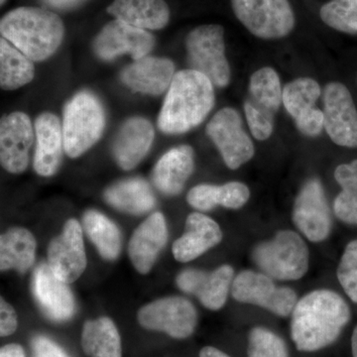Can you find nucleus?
Segmentation results:
<instances>
[{
    "mask_svg": "<svg viewBox=\"0 0 357 357\" xmlns=\"http://www.w3.org/2000/svg\"><path fill=\"white\" fill-rule=\"evenodd\" d=\"M167 239L168 230L161 213L150 215L135 229L129 241L128 252L133 266L139 273H149Z\"/></svg>",
    "mask_w": 357,
    "mask_h": 357,
    "instance_id": "obj_19",
    "label": "nucleus"
},
{
    "mask_svg": "<svg viewBox=\"0 0 357 357\" xmlns=\"http://www.w3.org/2000/svg\"><path fill=\"white\" fill-rule=\"evenodd\" d=\"M199 357H230L225 354V352L220 351V349H215V347H206L202 349Z\"/></svg>",
    "mask_w": 357,
    "mask_h": 357,
    "instance_id": "obj_42",
    "label": "nucleus"
},
{
    "mask_svg": "<svg viewBox=\"0 0 357 357\" xmlns=\"http://www.w3.org/2000/svg\"><path fill=\"white\" fill-rule=\"evenodd\" d=\"M194 150L182 145L169 150L155 166L152 180L157 189L168 196L183 191L188 178L194 171Z\"/></svg>",
    "mask_w": 357,
    "mask_h": 357,
    "instance_id": "obj_24",
    "label": "nucleus"
},
{
    "mask_svg": "<svg viewBox=\"0 0 357 357\" xmlns=\"http://www.w3.org/2000/svg\"><path fill=\"white\" fill-rule=\"evenodd\" d=\"M47 6L52 8L67 10L81 4L84 0H42Z\"/></svg>",
    "mask_w": 357,
    "mask_h": 357,
    "instance_id": "obj_40",
    "label": "nucleus"
},
{
    "mask_svg": "<svg viewBox=\"0 0 357 357\" xmlns=\"http://www.w3.org/2000/svg\"><path fill=\"white\" fill-rule=\"evenodd\" d=\"M175 66L166 58L146 57L136 60L121 73V81L129 89L144 95L159 96L172 83Z\"/></svg>",
    "mask_w": 357,
    "mask_h": 357,
    "instance_id": "obj_20",
    "label": "nucleus"
},
{
    "mask_svg": "<svg viewBox=\"0 0 357 357\" xmlns=\"http://www.w3.org/2000/svg\"><path fill=\"white\" fill-rule=\"evenodd\" d=\"M0 357H25L24 349L20 344H7L0 351Z\"/></svg>",
    "mask_w": 357,
    "mask_h": 357,
    "instance_id": "obj_41",
    "label": "nucleus"
},
{
    "mask_svg": "<svg viewBox=\"0 0 357 357\" xmlns=\"http://www.w3.org/2000/svg\"><path fill=\"white\" fill-rule=\"evenodd\" d=\"M351 349L352 356H354V357H357V326L356 328H354V333H352Z\"/></svg>",
    "mask_w": 357,
    "mask_h": 357,
    "instance_id": "obj_43",
    "label": "nucleus"
},
{
    "mask_svg": "<svg viewBox=\"0 0 357 357\" xmlns=\"http://www.w3.org/2000/svg\"><path fill=\"white\" fill-rule=\"evenodd\" d=\"M185 48L192 70L203 74L218 88L229 84L230 69L225 58L222 26L208 24L195 28L185 39Z\"/></svg>",
    "mask_w": 357,
    "mask_h": 357,
    "instance_id": "obj_7",
    "label": "nucleus"
},
{
    "mask_svg": "<svg viewBox=\"0 0 357 357\" xmlns=\"http://www.w3.org/2000/svg\"><path fill=\"white\" fill-rule=\"evenodd\" d=\"M0 32L30 60L39 62L58 50L65 27L57 14L39 7H18L0 21Z\"/></svg>",
    "mask_w": 357,
    "mask_h": 357,
    "instance_id": "obj_3",
    "label": "nucleus"
},
{
    "mask_svg": "<svg viewBox=\"0 0 357 357\" xmlns=\"http://www.w3.org/2000/svg\"><path fill=\"white\" fill-rule=\"evenodd\" d=\"M107 13L115 20L144 30H159L170 20L165 0H114Z\"/></svg>",
    "mask_w": 357,
    "mask_h": 357,
    "instance_id": "obj_25",
    "label": "nucleus"
},
{
    "mask_svg": "<svg viewBox=\"0 0 357 357\" xmlns=\"http://www.w3.org/2000/svg\"><path fill=\"white\" fill-rule=\"evenodd\" d=\"M82 347L91 357H121V340L114 321L100 318L84 324Z\"/></svg>",
    "mask_w": 357,
    "mask_h": 357,
    "instance_id": "obj_29",
    "label": "nucleus"
},
{
    "mask_svg": "<svg viewBox=\"0 0 357 357\" xmlns=\"http://www.w3.org/2000/svg\"><path fill=\"white\" fill-rule=\"evenodd\" d=\"M296 227L312 243L325 241L332 229V218L319 180L312 178L305 184L294 206Z\"/></svg>",
    "mask_w": 357,
    "mask_h": 357,
    "instance_id": "obj_14",
    "label": "nucleus"
},
{
    "mask_svg": "<svg viewBox=\"0 0 357 357\" xmlns=\"http://www.w3.org/2000/svg\"><path fill=\"white\" fill-rule=\"evenodd\" d=\"M283 102L280 77L276 70L265 67L256 70L249 82L244 103L246 121L256 139L264 141L274 129V116Z\"/></svg>",
    "mask_w": 357,
    "mask_h": 357,
    "instance_id": "obj_6",
    "label": "nucleus"
},
{
    "mask_svg": "<svg viewBox=\"0 0 357 357\" xmlns=\"http://www.w3.org/2000/svg\"><path fill=\"white\" fill-rule=\"evenodd\" d=\"M248 357H288L287 347L278 335L255 328L249 335Z\"/></svg>",
    "mask_w": 357,
    "mask_h": 357,
    "instance_id": "obj_35",
    "label": "nucleus"
},
{
    "mask_svg": "<svg viewBox=\"0 0 357 357\" xmlns=\"http://www.w3.org/2000/svg\"><path fill=\"white\" fill-rule=\"evenodd\" d=\"M295 121L300 132L310 136V137L319 136L323 131V128H325L324 112L316 109V107L301 114L295 119Z\"/></svg>",
    "mask_w": 357,
    "mask_h": 357,
    "instance_id": "obj_37",
    "label": "nucleus"
},
{
    "mask_svg": "<svg viewBox=\"0 0 357 357\" xmlns=\"http://www.w3.org/2000/svg\"><path fill=\"white\" fill-rule=\"evenodd\" d=\"M105 110L96 96L88 91L77 93L66 105L63 117L64 150L77 158L93 146L103 132Z\"/></svg>",
    "mask_w": 357,
    "mask_h": 357,
    "instance_id": "obj_4",
    "label": "nucleus"
},
{
    "mask_svg": "<svg viewBox=\"0 0 357 357\" xmlns=\"http://www.w3.org/2000/svg\"><path fill=\"white\" fill-rule=\"evenodd\" d=\"M335 178L342 188L333 204L335 215L344 222L357 225V160L338 166Z\"/></svg>",
    "mask_w": 357,
    "mask_h": 357,
    "instance_id": "obj_32",
    "label": "nucleus"
},
{
    "mask_svg": "<svg viewBox=\"0 0 357 357\" xmlns=\"http://www.w3.org/2000/svg\"><path fill=\"white\" fill-rule=\"evenodd\" d=\"M107 203L117 210L132 215H142L153 208L155 198L146 181L126 178L110 185L105 192Z\"/></svg>",
    "mask_w": 357,
    "mask_h": 357,
    "instance_id": "obj_28",
    "label": "nucleus"
},
{
    "mask_svg": "<svg viewBox=\"0 0 357 357\" xmlns=\"http://www.w3.org/2000/svg\"><path fill=\"white\" fill-rule=\"evenodd\" d=\"M4 1H6V0H1V4H3Z\"/></svg>",
    "mask_w": 357,
    "mask_h": 357,
    "instance_id": "obj_44",
    "label": "nucleus"
},
{
    "mask_svg": "<svg viewBox=\"0 0 357 357\" xmlns=\"http://www.w3.org/2000/svg\"><path fill=\"white\" fill-rule=\"evenodd\" d=\"M231 291L238 302L257 305L281 317L289 316L298 303L292 289L277 288L269 276L253 271L237 275Z\"/></svg>",
    "mask_w": 357,
    "mask_h": 357,
    "instance_id": "obj_11",
    "label": "nucleus"
},
{
    "mask_svg": "<svg viewBox=\"0 0 357 357\" xmlns=\"http://www.w3.org/2000/svg\"><path fill=\"white\" fill-rule=\"evenodd\" d=\"M232 278V267L222 265L213 272L185 270L177 277V284L181 290L197 296L204 307L217 311L227 302Z\"/></svg>",
    "mask_w": 357,
    "mask_h": 357,
    "instance_id": "obj_18",
    "label": "nucleus"
},
{
    "mask_svg": "<svg viewBox=\"0 0 357 357\" xmlns=\"http://www.w3.org/2000/svg\"><path fill=\"white\" fill-rule=\"evenodd\" d=\"M84 229L105 259L114 260L119 255L121 236L112 220L96 211H88L83 217Z\"/></svg>",
    "mask_w": 357,
    "mask_h": 357,
    "instance_id": "obj_31",
    "label": "nucleus"
},
{
    "mask_svg": "<svg viewBox=\"0 0 357 357\" xmlns=\"http://www.w3.org/2000/svg\"><path fill=\"white\" fill-rule=\"evenodd\" d=\"M36 150L34 169L37 174L50 177L57 172L64 149V137L60 121L56 115L45 112L35 121Z\"/></svg>",
    "mask_w": 357,
    "mask_h": 357,
    "instance_id": "obj_22",
    "label": "nucleus"
},
{
    "mask_svg": "<svg viewBox=\"0 0 357 357\" xmlns=\"http://www.w3.org/2000/svg\"><path fill=\"white\" fill-rule=\"evenodd\" d=\"M222 232L215 220L202 213H191L185 222L184 234L173 244V255L178 262H189L220 243Z\"/></svg>",
    "mask_w": 357,
    "mask_h": 357,
    "instance_id": "obj_21",
    "label": "nucleus"
},
{
    "mask_svg": "<svg viewBox=\"0 0 357 357\" xmlns=\"http://www.w3.org/2000/svg\"><path fill=\"white\" fill-rule=\"evenodd\" d=\"M32 290L39 307L48 318L64 321L74 316L76 305L72 291L49 264L39 265L35 270Z\"/></svg>",
    "mask_w": 357,
    "mask_h": 357,
    "instance_id": "obj_17",
    "label": "nucleus"
},
{
    "mask_svg": "<svg viewBox=\"0 0 357 357\" xmlns=\"http://www.w3.org/2000/svg\"><path fill=\"white\" fill-rule=\"evenodd\" d=\"M206 133L231 170H236L255 156V145L243 130V121L236 109L225 107L218 112L206 126Z\"/></svg>",
    "mask_w": 357,
    "mask_h": 357,
    "instance_id": "obj_9",
    "label": "nucleus"
},
{
    "mask_svg": "<svg viewBox=\"0 0 357 357\" xmlns=\"http://www.w3.org/2000/svg\"><path fill=\"white\" fill-rule=\"evenodd\" d=\"M325 128L342 147L357 148V109L351 91L342 83L326 84L324 93Z\"/></svg>",
    "mask_w": 357,
    "mask_h": 357,
    "instance_id": "obj_13",
    "label": "nucleus"
},
{
    "mask_svg": "<svg viewBox=\"0 0 357 357\" xmlns=\"http://www.w3.org/2000/svg\"><path fill=\"white\" fill-rule=\"evenodd\" d=\"M49 266L59 278L70 284L77 280L86 267L83 230L76 220L66 222L60 236L49 244Z\"/></svg>",
    "mask_w": 357,
    "mask_h": 357,
    "instance_id": "obj_15",
    "label": "nucleus"
},
{
    "mask_svg": "<svg viewBox=\"0 0 357 357\" xmlns=\"http://www.w3.org/2000/svg\"><path fill=\"white\" fill-rule=\"evenodd\" d=\"M138 321L147 330L164 332L175 338H185L196 328L197 312L185 298H163L141 307Z\"/></svg>",
    "mask_w": 357,
    "mask_h": 357,
    "instance_id": "obj_10",
    "label": "nucleus"
},
{
    "mask_svg": "<svg viewBox=\"0 0 357 357\" xmlns=\"http://www.w3.org/2000/svg\"><path fill=\"white\" fill-rule=\"evenodd\" d=\"M337 278L347 295L357 303V239L345 248L338 265Z\"/></svg>",
    "mask_w": 357,
    "mask_h": 357,
    "instance_id": "obj_36",
    "label": "nucleus"
},
{
    "mask_svg": "<svg viewBox=\"0 0 357 357\" xmlns=\"http://www.w3.org/2000/svg\"><path fill=\"white\" fill-rule=\"evenodd\" d=\"M319 84L311 77H300L286 84L283 89V103L294 119L314 109L321 96Z\"/></svg>",
    "mask_w": 357,
    "mask_h": 357,
    "instance_id": "obj_33",
    "label": "nucleus"
},
{
    "mask_svg": "<svg viewBox=\"0 0 357 357\" xmlns=\"http://www.w3.org/2000/svg\"><path fill=\"white\" fill-rule=\"evenodd\" d=\"M154 45V36L147 30L114 20L100 30L93 47L102 60L109 61L128 54L136 61L146 57L153 50Z\"/></svg>",
    "mask_w": 357,
    "mask_h": 357,
    "instance_id": "obj_12",
    "label": "nucleus"
},
{
    "mask_svg": "<svg viewBox=\"0 0 357 357\" xmlns=\"http://www.w3.org/2000/svg\"><path fill=\"white\" fill-rule=\"evenodd\" d=\"M33 61L2 37L0 40V84L6 91L30 83L34 77Z\"/></svg>",
    "mask_w": 357,
    "mask_h": 357,
    "instance_id": "obj_30",
    "label": "nucleus"
},
{
    "mask_svg": "<svg viewBox=\"0 0 357 357\" xmlns=\"http://www.w3.org/2000/svg\"><path fill=\"white\" fill-rule=\"evenodd\" d=\"M36 241L29 230L22 227L9 229L0 238V269H14L25 273L35 262Z\"/></svg>",
    "mask_w": 357,
    "mask_h": 357,
    "instance_id": "obj_27",
    "label": "nucleus"
},
{
    "mask_svg": "<svg viewBox=\"0 0 357 357\" xmlns=\"http://www.w3.org/2000/svg\"><path fill=\"white\" fill-rule=\"evenodd\" d=\"M253 259L267 276L279 280H298L306 274L309 250L296 232L284 230L273 241L259 244Z\"/></svg>",
    "mask_w": 357,
    "mask_h": 357,
    "instance_id": "obj_5",
    "label": "nucleus"
},
{
    "mask_svg": "<svg viewBox=\"0 0 357 357\" xmlns=\"http://www.w3.org/2000/svg\"><path fill=\"white\" fill-rule=\"evenodd\" d=\"M34 131L29 116L16 112L1 119L0 123V161L9 173L24 172L29 163V152Z\"/></svg>",
    "mask_w": 357,
    "mask_h": 357,
    "instance_id": "obj_16",
    "label": "nucleus"
},
{
    "mask_svg": "<svg viewBox=\"0 0 357 357\" xmlns=\"http://www.w3.org/2000/svg\"><path fill=\"white\" fill-rule=\"evenodd\" d=\"M33 357H69L55 342L45 337L32 340Z\"/></svg>",
    "mask_w": 357,
    "mask_h": 357,
    "instance_id": "obj_38",
    "label": "nucleus"
},
{
    "mask_svg": "<svg viewBox=\"0 0 357 357\" xmlns=\"http://www.w3.org/2000/svg\"><path fill=\"white\" fill-rule=\"evenodd\" d=\"M215 105V89L210 79L195 70H183L173 77L161 112L160 130L181 134L199 126Z\"/></svg>",
    "mask_w": 357,
    "mask_h": 357,
    "instance_id": "obj_2",
    "label": "nucleus"
},
{
    "mask_svg": "<svg viewBox=\"0 0 357 357\" xmlns=\"http://www.w3.org/2000/svg\"><path fill=\"white\" fill-rule=\"evenodd\" d=\"M17 314L6 301L1 298L0 302V335L1 337H8L15 333L17 328Z\"/></svg>",
    "mask_w": 357,
    "mask_h": 357,
    "instance_id": "obj_39",
    "label": "nucleus"
},
{
    "mask_svg": "<svg viewBox=\"0 0 357 357\" xmlns=\"http://www.w3.org/2000/svg\"><path fill=\"white\" fill-rule=\"evenodd\" d=\"M351 319L349 305L338 294H307L293 311L292 337L299 351H314L332 344Z\"/></svg>",
    "mask_w": 357,
    "mask_h": 357,
    "instance_id": "obj_1",
    "label": "nucleus"
},
{
    "mask_svg": "<svg viewBox=\"0 0 357 357\" xmlns=\"http://www.w3.org/2000/svg\"><path fill=\"white\" fill-rule=\"evenodd\" d=\"M321 20L337 31L356 34L357 0H331L319 11Z\"/></svg>",
    "mask_w": 357,
    "mask_h": 357,
    "instance_id": "obj_34",
    "label": "nucleus"
},
{
    "mask_svg": "<svg viewBox=\"0 0 357 357\" xmlns=\"http://www.w3.org/2000/svg\"><path fill=\"white\" fill-rule=\"evenodd\" d=\"M231 6L237 20L258 38H283L295 26L288 0H231Z\"/></svg>",
    "mask_w": 357,
    "mask_h": 357,
    "instance_id": "obj_8",
    "label": "nucleus"
},
{
    "mask_svg": "<svg viewBox=\"0 0 357 357\" xmlns=\"http://www.w3.org/2000/svg\"><path fill=\"white\" fill-rule=\"evenodd\" d=\"M250 197L248 187L243 183L230 182L223 185H199L188 194V203L199 211H210L217 206L241 208Z\"/></svg>",
    "mask_w": 357,
    "mask_h": 357,
    "instance_id": "obj_26",
    "label": "nucleus"
},
{
    "mask_svg": "<svg viewBox=\"0 0 357 357\" xmlns=\"http://www.w3.org/2000/svg\"><path fill=\"white\" fill-rule=\"evenodd\" d=\"M154 140L152 124L142 117L128 119L121 126L114 144V158L123 170L135 168L146 156Z\"/></svg>",
    "mask_w": 357,
    "mask_h": 357,
    "instance_id": "obj_23",
    "label": "nucleus"
}]
</instances>
